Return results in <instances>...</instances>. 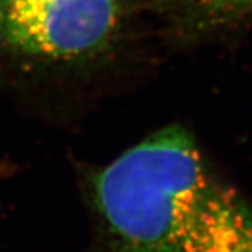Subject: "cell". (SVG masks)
I'll return each mask as SVG.
<instances>
[{"mask_svg":"<svg viewBox=\"0 0 252 252\" xmlns=\"http://www.w3.org/2000/svg\"><path fill=\"white\" fill-rule=\"evenodd\" d=\"M154 0H0V102L79 129L135 90L158 39Z\"/></svg>","mask_w":252,"mask_h":252,"instance_id":"1","label":"cell"},{"mask_svg":"<svg viewBox=\"0 0 252 252\" xmlns=\"http://www.w3.org/2000/svg\"><path fill=\"white\" fill-rule=\"evenodd\" d=\"M95 215L87 252H252V205L185 126H164L84 170Z\"/></svg>","mask_w":252,"mask_h":252,"instance_id":"2","label":"cell"},{"mask_svg":"<svg viewBox=\"0 0 252 252\" xmlns=\"http://www.w3.org/2000/svg\"><path fill=\"white\" fill-rule=\"evenodd\" d=\"M158 39L189 44L252 17V0H154Z\"/></svg>","mask_w":252,"mask_h":252,"instance_id":"3","label":"cell"}]
</instances>
